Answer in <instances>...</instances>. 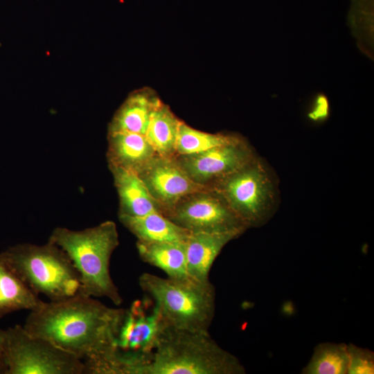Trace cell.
Wrapping results in <instances>:
<instances>
[{
  "label": "cell",
  "instance_id": "22",
  "mask_svg": "<svg viewBox=\"0 0 374 374\" xmlns=\"http://www.w3.org/2000/svg\"><path fill=\"white\" fill-rule=\"evenodd\" d=\"M348 363L347 374H373L374 353L353 344H347Z\"/></svg>",
  "mask_w": 374,
  "mask_h": 374
},
{
  "label": "cell",
  "instance_id": "2",
  "mask_svg": "<svg viewBox=\"0 0 374 374\" xmlns=\"http://www.w3.org/2000/svg\"><path fill=\"white\" fill-rule=\"evenodd\" d=\"M239 359L222 348L208 331L167 326L151 359L139 374H244Z\"/></svg>",
  "mask_w": 374,
  "mask_h": 374
},
{
  "label": "cell",
  "instance_id": "17",
  "mask_svg": "<svg viewBox=\"0 0 374 374\" xmlns=\"http://www.w3.org/2000/svg\"><path fill=\"white\" fill-rule=\"evenodd\" d=\"M120 222L141 242L186 241L190 233L159 212L143 216L118 215Z\"/></svg>",
  "mask_w": 374,
  "mask_h": 374
},
{
  "label": "cell",
  "instance_id": "19",
  "mask_svg": "<svg viewBox=\"0 0 374 374\" xmlns=\"http://www.w3.org/2000/svg\"><path fill=\"white\" fill-rule=\"evenodd\" d=\"M181 121L163 102L152 112L145 135L159 156L176 155L175 144Z\"/></svg>",
  "mask_w": 374,
  "mask_h": 374
},
{
  "label": "cell",
  "instance_id": "8",
  "mask_svg": "<svg viewBox=\"0 0 374 374\" xmlns=\"http://www.w3.org/2000/svg\"><path fill=\"white\" fill-rule=\"evenodd\" d=\"M167 327L150 298L134 301L125 309L116 339L118 374H139L149 362Z\"/></svg>",
  "mask_w": 374,
  "mask_h": 374
},
{
  "label": "cell",
  "instance_id": "24",
  "mask_svg": "<svg viewBox=\"0 0 374 374\" xmlns=\"http://www.w3.org/2000/svg\"><path fill=\"white\" fill-rule=\"evenodd\" d=\"M8 367L5 359L0 351V374H7Z\"/></svg>",
  "mask_w": 374,
  "mask_h": 374
},
{
  "label": "cell",
  "instance_id": "21",
  "mask_svg": "<svg viewBox=\"0 0 374 374\" xmlns=\"http://www.w3.org/2000/svg\"><path fill=\"white\" fill-rule=\"evenodd\" d=\"M235 134H211L195 130L181 121L175 144L176 154L202 152L239 139Z\"/></svg>",
  "mask_w": 374,
  "mask_h": 374
},
{
  "label": "cell",
  "instance_id": "4",
  "mask_svg": "<svg viewBox=\"0 0 374 374\" xmlns=\"http://www.w3.org/2000/svg\"><path fill=\"white\" fill-rule=\"evenodd\" d=\"M168 327L208 331L215 313V289L210 280L175 279L144 273L139 278Z\"/></svg>",
  "mask_w": 374,
  "mask_h": 374
},
{
  "label": "cell",
  "instance_id": "15",
  "mask_svg": "<svg viewBox=\"0 0 374 374\" xmlns=\"http://www.w3.org/2000/svg\"><path fill=\"white\" fill-rule=\"evenodd\" d=\"M161 102L149 89L132 93L116 112L108 132H127L145 135L150 116Z\"/></svg>",
  "mask_w": 374,
  "mask_h": 374
},
{
  "label": "cell",
  "instance_id": "20",
  "mask_svg": "<svg viewBox=\"0 0 374 374\" xmlns=\"http://www.w3.org/2000/svg\"><path fill=\"white\" fill-rule=\"evenodd\" d=\"M348 354L345 343L317 344L302 374H347Z\"/></svg>",
  "mask_w": 374,
  "mask_h": 374
},
{
  "label": "cell",
  "instance_id": "1",
  "mask_svg": "<svg viewBox=\"0 0 374 374\" xmlns=\"http://www.w3.org/2000/svg\"><path fill=\"white\" fill-rule=\"evenodd\" d=\"M124 310L79 293L64 301L44 302L30 311L23 326L82 362L95 360L115 350Z\"/></svg>",
  "mask_w": 374,
  "mask_h": 374
},
{
  "label": "cell",
  "instance_id": "9",
  "mask_svg": "<svg viewBox=\"0 0 374 374\" xmlns=\"http://www.w3.org/2000/svg\"><path fill=\"white\" fill-rule=\"evenodd\" d=\"M190 233H237L247 228L222 195L213 188L181 198L162 213Z\"/></svg>",
  "mask_w": 374,
  "mask_h": 374
},
{
  "label": "cell",
  "instance_id": "16",
  "mask_svg": "<svg viewBox=\"0 0 374 374\" xmlns=\"http://www.w3.org/2000/svg\"><path fill=\"white\" fill-rule=\"evenodd\" d=\"M136 247L145 262L163 271L171 278L189 277L186 269V241L141 242Z\"/></svg>",
  "mask_w": 374,
  "mask_h": 374
},
{
  "label": "cell",
  "instance_id": "11",
  "mask_svg": "<svg viewBox=\"0 0 374 374\" xmlns=\"http://www.w3.org/2000/svg\"><path fill=\"white\" fill-rule=\"evenodd\" d=\"M137 175L161 214L184 196L211 188L193 181L175 157L157 154Z\"/></svg>",
  "mask_w": 374,
  "mask_h": 374
},
{
  "label": "cell",
  "instance_id": "14",
  "mask_svg": "<svg viewBox=\"0 0 374 374\" xmlns=\"http://www.w3.org/2000/svg\"><path fill=\"white\" fill-rule=\"evenodd\" d=\"M109 168L118 195V215L143 216L159 212L156 202L136 172L116 166Z\"/></svg>",
  "mask_w": 374,
  "mask_h": 374
},
{
  "label": "cell",
  "instance_id": "13",
  "mask_svg": "<svg viewBox=\"0 0 374 374\" xmlns=\"http://www.w3.org/2000/svg\"><path fill=\"white\" fill-rule=\"evenodd\" d=\"M107 137L109 166H119L137 174L157 154L145 135L116 132H108Z\"/></svg>",
  "mask_w": 374,
  "mask_h": 374
},
{
  "label": "cell",
  "instance_id": "5",
  "mask_svg": "<svg viewBox=\"0 0 374 374\" xmlns=\"http://www.w3.org/2000/svg\"><path fill=\"white\" fill-rule=\"evenodd\" d=\"M0 256L31 290L50 301H64L81 292L80 275L72 261L48 240L42 245L18 244Z\"/></svg>",
  "mask_w": 374,
  "mask_h": 374
},
{
  "label": "cell",
  "instance_id": "3",
  "mask_svg": "<svg viewBox=\"0 0 374 374\" xmlns=\"http://www.w3.org/2000/svg\"><path fill=\"white\" fill-rule=\"evenodd\" d=\"M48 241L60 247L72 261L80 275V293L106 297L116 305L122 303L109 270L111 256L119 245L115 222L107 220L82 231L57 227Z\"/></svg>",
  "mask_w": 374,
  "mask_h": 374
},
{
  "label": "cell",
  "instance_id": "23",
  "mask_svg": "<svg viewBox=\"0 0 374 374\" xmlns=\"http://www.w3.org/2000/svg\"><path fill=\"white\" fill-rule=\"evenodd\" d=\"M329 114L330 105L328 98L323 93H317L314 97L308 113L309 119L315 123H321L328 118Z\"/></svg>",
  "mask_w": 374,
  "mask_h": 374
},
{
  "label": "cell",
  "instance_id": "7",
  "mask_svg": "<svg viewBox=\"0 0 374 374\" xmlns=\"http://www.w3.org/2000/svg\"><path fill=\"white\" fill-rule=\"evenodd\" d=\"M224 198L247 229L262 225L271 216L276 191L266 166L255 156L212 187Z\"/></svg>",
  "mask_w": 374,
  "mask_h": 374
},
{
  "label": "cell",
  "instance_id": "18",
  "mask_svg": "<svg viewBox=\"0 0 374 374\" xmlns=\"http://www.w3.org/2000/svg\"><path fill=\"white\" fill-rule=\"evenodd\" d=\"M44 302L0 256V319L13 312L36 310Z\"/></svg>",
  "mask_w": 374,
  "mask_h": 374
},
{
  "label": "cell",
  "instance_id": "6",
  "mask_svg": "<svg viewBox=\"0 0 374 374\" xmlns=\"http://www.w3.org/2000/svg\"><path fill=\"white\" fill-rule=\"evenodd\" d=\"M0 351L7 374H82L83 362L16 325L0 329Z\"/></svg>",
  "mask_w": 374,
  "mask_h": 374
},
{
  "label": "cell",
  "instance_id": "10",
  "mask_svg": "<svg viewBox=\"0 0 374 374\" xmlns=\"http://www.w3.org/2000/svg\"><path fill=\"white\" fill-rule=\"evenodd\" d=\"M256 156L243 137L237 141L190 154L174 157L195 183L212 187L219 180L245 165Z\"/></svg>",
  "mask_w": 374,
  "mask_h": 374
},
{
  "label": "cell",
  "instance_id": "12",
  "mask_svg": "<svg viewBox=\"0 0 374 374\" xmlns=\"http://www.w3.org/2000/svg\"><path fill=\"white\" fill-rule=\"evenodd\" d=\"M237 233H190L186 241V269L190 278L206 282L211 267L224 246Z\"/></svg>",
  "mask_w": 374,
  "mask_h": 374
}]
</instances>
